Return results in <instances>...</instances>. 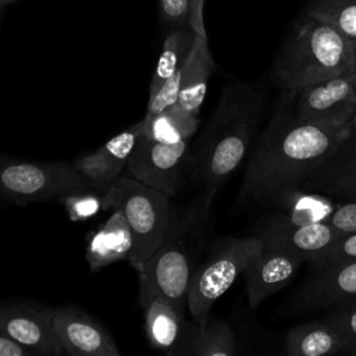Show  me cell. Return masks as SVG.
<instances>
[{
    "label": "cell",
    "mask_w": 356,
    "mask_h": 356,
    "mask_svg": "<svg viewBox=\"0 0 356 356\" xmlns=\"http://www.w3.org/2000/svg\"><path fill=\"white\" fill-rule=\"evenodd\" d=\"M350 44H352V54H353V75L356 79V40L350 42Z\"/></svg>",
    "instance_id": "cell-32"
},
{
    "label": "cell",
    "mask_w": 356,
    "mask_h": 356,
    "mask_svg": "<svg viewBox=\"0 0 356 356\" xmlns=\"http://www.w3.org/2000/svg\"><path fill=\"white\" fill-rule=\"evenodd\" d=\"M199 127V115H195L178 104H174L157 114L143 117L140 136L156 140L174 143L189 140Z\"/></svg>",
    "instance_id": "cell-21"
},
{
    "label": "cell",
    "mask_w": 356,
    "mask_h": 356,
    "mask_svg": "<svg viewBox=\"0 0 356 356\" xmlns=\"http://www.w3.org/2000/svg\"><path fill=\"white\" fill-rule=\"evenodd\" d=\"M314 270L293 298L292 310H332L356 302V260Z\"/></svg>",
    "instance_id": "cell-12"
},
{
    "label": "cell",
    "mask_w": 356,
    "mask_h": 356,
    "mask_svg": "<svg viewBox=\"0 0 356 356\" xmlns=\"http://www.w3.org/2000/svg\"><path fill=\"white\" fill-rule=\"evenodd\" d=\"M33 355L26 348L13 342L0 334V356H31Z\"/></svg>",
    "instance_id": "cell-31"
},
{
    "label": "cell",
    "mask_w": 356,
    "mask_h": 356,
    "mask_svg": "<svg viewBox=\"0 0 356 356\" xmlns=\"http://www.w3.org/2000/svg\"><path fill=\"white\" fill-rule=\"evenodd\" d=\"M217 189L203 191L182 209H172L167 232L156 252L138 268L139 306L163 295L182 309L206 243L210 207Z\"/></svg>",
    "instance_id": "cell-3"
},
{
    "label": "cell",
    "mask_w": 356,
    "mask_h": 356,
    "mask_svg": "<svg viewBox=\"0 0 356 356\" xmlns=\"http://www.w3.org/2000/svg\"><path fill=\"white\" fill-rule=\"evenodd\" d=\"M288 95L293 115L303 122L352 127L356 117V79L345 72Z\"/></svg>",
    "instance_id": "cell-8"
},
{
    "label": "cell",
    "mask_w": 356,
    "mask_h": 356,
    "mask_svg": "<svg viewBox=\"0 0 356 356\" xmlns=\"http://www.w3.org/2000/svg\"><path fill=\"white\" fill-rule=\"evenodd\" d=\"M350 260H356V232L342 234L341 238L312 264V267L321 268Z\"/></svg>",
    "instance_id": "cell-27"
},
{
    "label": "cell",
    "mask_w": 356,
    "mask_h": 356,
    "mask_svg": "<svg viewBox=\"0 0 356 356\" xmlns=\"http://www.w3.org/2000/svg\"><path fill=\"white\" fill-rule=\"evenodd\" d=\"M353 72L350 42L328 24L305 15L298 21L273 65V82L281 92Z\"/></svg>",
    "instance_id": "cell-4"
},
{
    "label": "cell",
    "mask_w": 356,
    "mask_h": 356,
    "mask_svg": "<svg viewBox=\"0 0 356 356\" xmlns=\"http://www.w3.org/2000/svg\"><path fill=\"white\" fill-rule=\"evenodd\" d=\"M303 261L295 253L264 246L243 271L249 306L256 309L264 299L284 288Z\"/></svg>",
    "instance_id": "cell-14"
},
{
    "label": "cell",
    "mask_w": 356,
    "mask_h": 356,
    "mask_svg": "<svg viewBox=\"0 0 356 356\" xmlns=\"http://www.w3.org/2000/svg\"><path fill=\"white\" fill-rule=\"evenodd\" d=\"M259 235L263 238L266 248L295 253L313 264L342 234L321 220L298 222L278 216L264 222Z\"/></svg>",
    "instance_id": "cell-11"
},
{
    "label": "cell",
    "mask_w": 356,
    "mask_h": 356,
    "mask_svg": "<svg viewBox=\"0 0 356 356\" xmlns=\"http://www.w3.org/2000/svg\"><path fill=\"white\" fill-rule=\"evenodd\" d=\"M324 320L337 330L356 353V302L330 310Z\"/></svg>",
    "instance_id": "cell-26"
},
{
    "label": "cell",
    "mask_w": 356,
    "mask_h": 356,
    "mask_svg": "<svg viewBox=\"0 0 356 356\" xmlns=\"http://www.w3.org/2000/svg\"><path fill=\"white\" fill-rule=\"evenodd\" d=\"M236 338L232 327L222 320L185 321L171 356H235Z\"/></svg>",
    "instance_id": "cell-16"
},
{
    "label": "cell",
    "mask_w": 356,
    "mask_h": 356,
    "mask_svg": "<svg viewBox=\"0 0 356 356\" xmlns=\"http://www.w3.org/2000/svg\"><path fill=\"white\" fill-rule=\"evenodd\" d=\"M143 118L117 136L111 138L96 152L72 161L78 172L85 177L95 191H107L127 167L128 157L142 132Z\"/></svg>",
    "instance_id": "cell-15"
},
{
    "label": "cell",
    "mask_w": 356,
    "mask_h": 356,
    "mask_svg": "<svg viewBox=\"0 0 356 356\" xmlns=\"http://www.w3.org/2000/svg\"><path fill=\"white\" fill-rule=\"evenodd\" d=\"M11 1H14V0H0V7L8 4V3H11Z\"/></svg>",
    "instance_id": "cell-34"
},
{
    "label": "cell",
    "mask_w": 356,
    "mask_h": 356,
    "mask_svg": "<svg viewBox=\"0 0 356 356\" xmlns=\"http://www.w3.org/2000/svg\"><path fill=\"white\" fill-rule=\"evenodd\" d=\"M72 221H82L97 214L100 210L107 209L106 196L92 193V191L67 195L61 199Z\"/></svg>",
    "instance_id": "cell-25"
},
{
    "label": "cell",
    "mask_w": 356,
    "mask_h": 356,
    "mask_svg": "<svg viewBox=\"0 0 356 356\" xmlns=\"http://www.w3.org/2000/svg\"><path fill=\"white\" fill-rule=\"evenodd\" d=\"M93 191L72 163H35L0 154V200L25 206L61 200L67 195Z\"/></svg>",
    "instance_id": "cell-6"
},
{
    "label": "cell",
    "mask_w": 356,
    "mask_h": 356,
    "mask_svg": "<svg viewBox=\"0 0 356 356\" xmlns=\"http://www.w3.org/2000/svg\"><path fill=\"white\" fill-rule=\"evenodd\" d=\"M356 167V134H349L316 172ZM314 172V174H316Z\"/></svg>",
    "instance_id": "cell-29"
},
{
    "label": "cell",
    "mask_w": 356,
    "mask_h": 356,
    "mask_svg": "<svg viewBox=\"0 0 356 356\" xmlns=\"http://www.w3.org/2000/svg\"><path fill=\"white\" fill-rule=\"evenodd\" d=\"M53 324L65 350L72 356H120L113 337L88 313L72 307H54Z\"/></svg>",
    "instance_id": "cell-13"
},
{
    "label": "cell",
    "mask_w": 356,
    "mask_h": 356,
    "mask_svg": "<svg viewBox=\"0 0 356 356\" xmlns=\"http://www.w3.org/2000/svg\"><path fill=\"white\" fill-rule=\"evenodd\" d=\"M263 248L264 242L259 234L225 238L214 245L209 256L196 267L189 284L186 307L193 320L202 321L209 317L214 302L243 274L246 266Z\"/></svg>",
    "instance_id": "cell-7"
},
{
    "label": "cell",
    "mask_w": 356,
    "mask_h": 356,
    "mask_svg": "<svg viewBox=\"0 0 356 356\" xmlns=\"http://www.w3.org/2000/svg\"><path fill=\"white\" fill-rule=\"evenodd\" d=\"M193 0H159L160 17L167 28L191 24Z\"/></svg>",
    "instance_id": "cell-30"
},
{
    "label": "cell",
    "mask_w": 356,
    "mask_h": 356,
    "mask_svg": "<svg viewBox=\"0 0 356 356\" xmlns=\"http://www.w3.org/2000/svg\"><path fill=\"white\" fill-rule=\"evenodd\" d=\"M323 221L330 224L341 234L356 232V200H342L334 203L332 209Z\"/></svg>",
    "instance_id": "cell-28"
},
{
    "label": "cell",
    "mask_w": 356,
    "mask_h": 356,
    "mask_svg": "<svg viewBox=\"0 0 356 356\" xmlns=\"http://www.w3.org/2000/svg\"><path fill=\"white\" fill-rule=\"evenodd\" d=\"M189 156V140L156 142L139 135L127 163L129 177L177 195L184 184V170Z\"/></svg>",
    "instance_id": "cell-9"
},
{
    "label": "cell",
    "mask_w": 356,
    "mask_h": 356,
    "mask_svg": "<svg viewBox=\"0 0 356 356\" xmlns=\"http://www.w3.org/2000/svg\"><path fill=\"white\" fill-rule=\"evenodd\" d=\"M142 309L149 346L168 355L179 339L185 323V309L163 295L152 298Z\"/></svg>",
    "instance_id": "cell-20"
},
{
    "label": "cell",
    "mask_w": 356,
    "mask_h": 356,
    "mask_svg": "<svg viewBox=\"0 0 356 356\" xmlns=\"http://www.w3.org/2000/svg\"><path fill=\"white\" fill-rule=\"evenodd\" d=\"M195 40L191 24L168 28L161 53L149 83V96H153L167 79H170L186 60Z\"/></svg>",
    "instance_id": "cell-22"
},
{
    "label": "cell",
    "mask_w": 356,
    "mask_h": 356,
    "mask_svg": "<svg viewBox=\"0 0 356 356\" xmlns=\"http://www.w3.org/2000/svg\"><path fill=\"white\" fill-rule=\"evenodd\" d=\"M216 70L207 44L206 31L195 32L192 49L179 68V92L177 104L184 110L199 115L203 104L207 83Z\"/></svg>",
    "instance_id": "cell-18"
},
{
    "label": "cell",
    "mask_w": 356,
    "mask_h": 356,
    "mask_svg": "<svg viewBox=\"0 0 356 356\" xmlns=\"http://www.w3.org/2000/svg\"><path fill=\"white\" fill-rule=\"evenodd\" d=\"M0 334L33 355H65L54 330L53 307L28 300H0Z\"/></svg>",
    "instance_id": "cell-10"
},
{
    "label": "cell",
    "mask_w": 356,
    "mask_h": 356,
    "mask_svg": "<svg viewBox=\"0 0 356 356\" xmlns=\"http://www.w3.org/2000/svg\"><path fill=\"white\" fill-rule=\"evenodd\" d=\"M132 232L120 209H113L107 221L88 236L85 259L92 273L118 260H129L132 253Z\"/></svg>",
    "instance_id": "cell-17"
},
{
    "label": "cell",
    "mask_w": 356,
    "mask_h": 356,
    "mask_svg": "<svg viewBox=\"0 0 356 356\" xmlns=\"http://www.w3.org/2000/svg\"><path fill=\"white\" fill-rule=\"evenodd\" d=\"M266 110L264 89L254 82L227 85L188 156L186 171L203 188L217 189L245 160Z\"/></svg>",
    "instance_id": "cell-2"
},
{
    "label": "cell",
    "mask_w": 356,
    "mask_h": 356,
    "mask_svg": "<svg viewBox=\"0 0 356 356\" xmlns=\"http://www.w3.org/2000/svg\"><path fill=\"white\" fill-rule=\"evenodd\" d=\"M300 189L325 195L334 200H356V167L316 172Z\"/></svg>",
    "instance_id": "cell-24"
},
{
    "label": "cell",
    "mask_w": 356,
    "mask_h": 356,
    "mask_svg": "<svg viewBox=\"0 0 356 356\" xmlns=\"http://www.w3.org/2000/svg\"><path fill=\"white\" fill-rule=\"evenodd\" d=\"M350 132L352 127L299 121L288 95L281 92L280 104L246 165L238 200L278 204L299 191Z\"/></svg>",
    "instance_id": "cell-1"
},
{
    "label": "cell",
    "mask_w": 356,
    "mask_h": 356,
    "mask_svg": "<svg viewBox=\"0 0 356 356\" xmlns=\"http://www.w3.org/2000/svg\"><path fill=\"white\" fill-rule=\"evenodd\" d=\"M289 356L356 355L355 349L324 318L293 327L285 337Z\"/></svg>",
    "instance_id": "cell-19"
},
{
    "label": "cell",
    "mask_w": 356,
    "mask_h": 356,
    "mask_svg": "<svg viewBox=\"0 0 356 356\" xmlns=\"http://www.w3.org/2000/svg\"><path fill=\"white\" fill-rule=\"evenodd\" d=\"M352 134H356V117H355L353 124H352Z\"/></svg>",
    "instance_id": "cell-33"
},
{
    "label": "cell",
    "mask_w": 356,
    "mask_h": 356,
    "mask_svg": "<svg viewBox=\"0 0 356 356\" xmlns=\"http://www.w3.org/2000/svg\"><path fill=\"white\" fill-rule=\"evenodd\" d=\"M107 209H120L132 232L131 266L136 270L160 246L172 213L171 196L132 177H118L104 191Z\"/></svg>",
    "instance_id": "cell-5"
},
{
    "label": "cell",
    "mask_w": 356,
    "mask_h": 356,
    "mask_svg": "<svg viewBox=\"0 0 356 356\" xmlns=\"http://www.w3.org/2000/svg\"><path fill=\"white\" fill-rule=\"evenodd\" d=\"M306 14L328 24L349 42L356 40V0H310Z\"/></svg>",
    "instance_id": "cell-23"
}]
</instances>
